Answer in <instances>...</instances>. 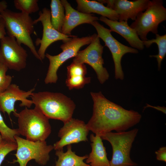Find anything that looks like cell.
I'll return each mask as SVG.
<instances>
[{
    "instance_id": "cell-1",
    "label": "cell",
    "mask_w": 166,
    "mask_h": 166,
    "mask_svg": "<svg viewBox=\"0 0 166 166\" xmlns=\"http://www.w3.org/2000/svg\"><path fill=\"white\" fill-rule=\"evenodd\" d=\"M90 94L93 102V114L86 125L95 135L100 136L113 130L125 131L140 121L142 116L138 112L110 101L101 91Z\"/></svg>"
},
{
    "instance_id": "cell-2",
    "label": "cell",
    "mask_w": 166,
    "mask_h": 166,
    "mask_svg": "<svg viewBox=\"0 0 166 166\" xmlns=\"http://www.w3.org/2000/svg\"><path fill=\"white\" fill-rule=\"evenodd\" d=\"M35 107L49 119L63 123L72 118L76 105L71 98L60 93H33L30 97Z\"/></svg>"
},
{
    "instance_id": "cell-3",
    "label": "cell",
    "mask_w": 166,
    "mask_h": 166,
    "mask_svg": "<svg viewBox=\"0 0 166 166\" xmlns=\"http://www.w3.org/2000/svg\"><path fill=\"white\" fill-rule=\"evenodd\" d=\"M1 15L8 36L14 37L19 44L27 46L35 57L42 61L31 36L34 32V24L30 15L7 9L1 12Z\"/></svg>"
},
{
    "instance_id": "cell-4",
    "label": "cell",
    "mask_w": 166,
    "mask_h": 166,
    "mask_svg": "<svg viewBox=\"0 0 166 166\" xmlns=\"http://www.w3.org/2000/svg\"><path fill=\"white\" fill-rule=\"evenodd\" d=\"M19 134L32 141H45L51 132L49 119L34 108L27 107L17 113Z\"/></svg>"
},
{
    "instance_id": "cell-5",
    "label": "cell",
    "mask_w": 166,
    "mask_h": 166,
    "mask_svg": "<svg viewBox=\"0 0 166 166\" xmlns=\"http://www.w3.org/2000/svg\"><path fill=\"white\" fill-rule=\"evenodd\" d=\"M138 130L134 128L128 131L107 132L100 136L102 140L109 141L112 146L113 154L109 161L110 166L138 165L131 159L130 152Z\"/></svg>"
},
{
    "instance_id": "cell-6",
    "label": "cell",
    "mask_w": 166,
    "mask_h": 166,
    "mask_svg": "<svg viewBox=\"0 0 166 166\" xmlns=\"http://www.w3.org/2000/svg\"><path fill=\"white\" fill-rule=\"evenodd\" d=\"M14 138L17 144L16 152L14 155L16 159L12 163H18L19 166H26L30 160H34L38 164L45 165L49 160L50 152L53 146L48 145L45 140L32 141L16 135Z\"/></svg>"
},
{
    "instance_id": "cell-7",
    "label": "cell",
    "mask_w": 166,
    "mask_h": 166,
    "mask_svg": "<svg viewBox=\"0 0 166 166\" xmlns=\"http://www.w3.org/2000/svg\"><path fill=\"white\" fill-rule=\"evenodd\" d=\"M161 0H153L147 8L140 13L130 26L136 32L142 41L148 40L149 32L158 34L159 24L166 20V9Z\"/></svg>"
},
{
    "instance_id": "cell-8",
    "label": "cell",
    "mask_w": 166,
    "mask_h": 166,
    "mask_svg": "<svg viewBox=\"0 0 166 166\" xmlns=\"http://www.w3.org/2000/svg\"><path fill=\"white\" fill-rule=\"evenodd\" d=\"M97 35L94 34L81 38L74 36L69 41L60 46L62 52L58 54L52 56L47 53L45 54L49 64L44 80L45 83H56L58 79L57 72L60 67L69 59L75 57L80 48L85 45H89Z\"/></svg>"
},
{
    "instance_id": "cell-9",
    "label": "cell",
    "mask_w": 166,
    "mask_h": 166,
    "mask_svg": "<svg viewBox=\"0 0 166 166\" xmlns=\"http://www.w3.org/2000/svg\"><path fill=\"white\" fill-rule=\"evenodd\" d=\"M91 24L94 27L98 37L104 42L111 52L114 64L115 78L123 80L124 75L121 64L122 57L127 53H137L138 50L119 42L113 36L110 29L104 27L97 21L93 22Z\"/></svg>"
},
{
    "instance_id": "cell-10",
    "label": "cell",
    "mask_w": 166,
    "mask_h": 166,
    "mask_svg": "<svg viewBox=\"0 0 166 166\" xmlns=\"http://www.w3.org/2000/svg\"><path fill=\"white\" fill-rule=\"evenodd\" d=\"M104 46L101 43L97 35L85 49L79 50L73 57V62L86 63L90 66L95 72L97 79L101 84H104L109 77L107 69L103 66L102 57Z\"/></svg>"
},
{
    "instance_id": "cell-11",
    "label": "cell",
    "mask_w": 166,
    "mask_h": 166,
    "mask_svg": "<svg viewBox=\"0 0 166 166\" xmlns=\"http://www.w3.org/2000/svg\"><path fill=\"white\" fill-rule=\"evenodd\" d=\"M26 51L14 37L5 36L0 40V62L8 69L19 71L26 65Z\"/></svg>"
},
{
    "instance_id": "cell-12",
    "label": "cell",
    "mask_w": 166,
    "mask_h": 166,
    "mask_svg": "<svg viewBox=\"0 0 166 166\" xmlns=\"http://www.w3.org/2000/svg\"><path fill=\"white\" fill-rule=\"evenodd\" d=\"M39 17L34 20V24L41 22L43 26V34L42 39L38 38L35 43L37 46L40 45L38 53L42 61L45 57V52L47 48L53 42L62 40L66 42L74 36L65 35L55 29L51 21L50 10L46 8H43L39 13Z\"/></svg>"
},
{
    "instance_id": "cell-13",
    "label": "cell",
    "mask_w": 166,
    "mask_h": 166,
    "mask_svg": "<svg viewBox=\"0 0 166 166\" xmlns=\"http://www.w3.org/2000/svg\"><path fill=\"white\" fill-rule=\"evenodd\" d=\"M89 131L84 121L72 118L64 123L63 126L60 129L58 135L60 139L53 145L54 149H62L66 145L88 141Z\"/></svg>"
},
{
    "instance_id": "cell-14",
    "label": "cell",
    "mask_w": 166,
    "mask_h": 166,
    "mask_svg": "<svg viewBox=\"0 0 166 166\" xmlns=\"http://www.w3.org/2000/svg\"><path fill=\"white\" fill-rule=\"evenodd\" d=\"M33 88L27 91L21 89L15 84H11L4 92L0 93V111L6 113L9 116L13 112L16 117L18 113L14 109L15 104L20 101L21 107L30 108L33 104L31 100L27 98L30 97L35 90Z\"/></svg>"
},
{
    "instance_id": "cell-15",
    "label": "cell",
    "mask_w": 166,
    "mask_h": 166,
    "mask_svg": "<svg viewBox=\"0 0 166 166\" xmlns=\"http://www.w3.org/2000/svg\"><path fill=\"white\" fill-rule=\"evenodd\" d=\"M98 1L103 4H106L107 7L115 11L118 15V21L126 22L129 19L135 21L138 15L147 8L151 2V1L149 0Z\"/></svg>"
},
{
    "instance_id": "cell-16",
    "label": "cell",
    "mask_w": 166,
    "mask_h": 166,
    "mask_svg": "<svg viewBox=\"0 0 166 166\" xmlns=\"http://www.w3.org/2000/svg\"><path fill=\"white\" fill-rule=\"evenodd\" d=\"M61 1L65 12L61 33L65 35H70L72 30L80 25L91 24L93 22L99 20L93 14H85L75 10L66 0H61Z\"/></svg>"
},
{
    "instance_id": "cell-17",
    "label": "cell",
    "mask_w": 166,
    "mask_h": 166,
    "mask_svg": "<svg viewBox=\"0 0 166 166\" xmlns=\"http://www.w3.org/2000/svg\"><path fill=\"white\" fill-rule=\"evenodd\" d=\"M99 20L108 26L111 32H116L122 36L133 48L141 50L144 49L143 41L136 31L128 25L127 22L113 21L101 16Z\"/></svg>"
},
{
    "instance_id": "cell-18",
    "label": "cell",
    "mask_w": 166,
    "mask_h": 166,
    "mask_svg": "<svg viewBox=\"0 0 166 166\" xmlns=\"http://www.w3.org/2000/svg\"><path fill=\"white\" fill-rule=\"evenodd\" d=\"M90 139L92 151L86 159V163L89 164L90 166H110L105 148L101 136L91 134Z\"/></svg>"
},
{
    "instance_id": "cell-19",
    "label": "cell",
    "mask_w": 166,
    "mask_h": 166,
    "mask_svg": "<svg viewBox=\"0 0 166 166\" xmlns=\"http://www.w3.org/2000/svg\"><path fill=\"white\" fill-rule=\"evenodd\" d=\"M77 9L85 14L96 13L113 21H118V15L112 9L105 6L103 4L95 1L77 0Z\"/></svg>"
},
{
    "instance_id": "cell-20",
    "label": "cell",
    "mask_w": 166,
    "mask_h": 166,
    "mask_svg": "<svg viewBox=\"0 0 166 166\" xmlns=\"http://www.w3.org/2000/svg\"><path fill=\"white\" fill-rule=\"evenodd\" d=\"M55 155L58 159L55 165L53 166H90L84 161L87 158L88 155H77L72 151L71 144L67 145V150L65 152H64L63 149L56 150Z\"/></svg>"
},
{
    "instance_id": "cell-21",
    "label": "cell",
    "mask_w": 166,
    "mask_h": 166,
    "mask_svg": "<svg viewBox=\"0 0 166 166\" xmlns=\"http://www.w3.org/2000/svg\"><path fill=\"white\" fill-rule=\"evenodd\" d=\"M50 6L51 24L55 29L61 32L65 18L64 8L59 0H52Z\"/></svg>"
},
{
    "instance_id": "cell-22",
    "label": "cell",
    "mask_w": 166,
    "mask_h": 166,
    "mask_svg": "<svg viewBox=\"0 0 166 166\" xmlns=\"http://www.w3.org/2000/svg\"><path fill=\"white\" fill-rule=\"evenodd\" d=\"M156 35V38L150 40L148 39L143 41L144 46L146 48L149 47L154 43H156L158 49V53L157 55H150V57H155L157 62L158 69L160 70L162 61L166 54V34L160 35L157 34Z\"/></svg>"
},
{
    "instance_id": "cell-23",
    "label": "cell",
    "mask_w": 166,
    "mask_h": 166,
    "mask_svg": "<svg viewBox=\"0 0 166 166\" xmlns=\"http://www.w3.org/2000/svg\"><path fill=\"white\" fill-rule=\"evenodd\" d=\"M38 1V0H14V3L16 9L30 15L39 10Z\"/></svg>"
},
{
    "instance_id": "cell-24",
    "label": "cell",
    "mask_w": 166,
    "mask_h": 166,
    "mask_svg": "<svg viewBox=\"0 0 166 166\" xmlns=\"http://www.w3.org/2000/svg\"><path fill=\"white\" fill-rule=\"evenodd\" d=\"M91 77L85 76H75L67 77L65 84L69 90L80 89L90 82Z\"/></svg>"
},
{
    "instance_id": "cell-25",
    "label": "cell",
    "mask_w": 166,
    "mask_h": 166,
    "mask_svg": "<svg viewBox=\"0 0 166 166\" xmlns=\"http://www.w3.org/2000/svg\"><path fill=\"white\" fill-rule=\"evenodd\" d=\"M0 133L3 140L15 142L14 136L20 135L18 128L12 129L6 125L0 112Z\"/></svg>"
},
{
    "instance_id": "cell-26",
    "label": "cell",
    "mask_w": 166,
    "mask_h": 166,
    "mask_svg": "<svg viewBox=\"0 0 166 166\" xmlns=\"http://www.w3.org/2000/svg\"><path fill=\"white\" fill-rule=\"evenodd\" d=\"M8 69L6 65L0 62V93L5 91L11 84L12 77L6 75Z\"/></svg>"
},
{
    "instance_id": "cell-27",
    "label": "cell",
    "mask_w": 166,
    "mask_h": 166,
    "mask_svg": "<svg viewBox=\"0 0 166 166\" xmlns=\"http://www.w3.org/2000/svg\"><path fill=\"white\" fill-rule=\"evenodd\" d=\"M67 77L75 76H85L87 68L84 64L72 62L67 67Z\"/></svg>"
},
{
    "instance_id": "cell-28",
    "label": "cell",
    "mask_w": 166,
    "mask_h": 166,
    "mask_svg": "<svg viewBox=\"0 0 166 166\" xmlns=\"http://www.w3.org/2000/svg\"><path fill=\"white\" fill-rule=\"evenodd\" d=\"M17 148L16 142L3 141L0 144V166L6 156L11 152L16 150Z\"/></svg>"
},
{
    "instance_id": "cell-29",
    "label": "cell",
    "mask_w": 166,
    "mask_h": 166,
    "mask_svg": "<svg viewBox=\"0 0 166 166\" xmlns=\"http://www.w3.org/2000/svg\"><path fill=\"white\" fill-rule=\"evenodd\" d=\"M157 160L166 162V147L163 146L155 152Z\"/></svg>"
},
{
    "instance_id": "cell-30",
    "label": "cell",
    "mask_w": 166,
    "mask_h": 166,
    "mask_svg": "<svg viewBox=\"0 0 166 166\" xmlns=\"http://www.w3.org/2000/svg\"><path fill=\"white\" fill-rule=\"evenodd\" d=\"M4 20L0 18V40L6 36V34Z\"/></svg>"
},
{
    "instance_id": "cell-31",
    "label": "cell",
    "mask_w": 166,
    "mask_h": 166,
    "mask_svg": "<svg viewBox=\"0 0 166 166\" xmlns=\"http://www.w3.org/2000/svg\"><path fill=\"white\" fill-rule=\"evenodd\" d=\"M147 107H151L153 108L154 109H157V110L160 111L164 113V114H166V108L164 106L161 107L158 106H152L148 104H147L146 106L145 107H144V110Z\"/></svg>"
},
{
    "instance_id": "cell-32",
    "label": "cell",
    "mask_w": 166,
    "mask_h": 166,
    "mask_svg": "<svg viewBox=\"0 0 166 166\" xmlns=\"http://www.w3.org/2000/svg\"><path fill=\"white\" fill-rule=\"evenodd\" d=\"M7 3L5 0L0 1V18L1 17V13L3 11L7 9Z\"/></svg>"
},
{
    "instance_id": "cell-33",
    "label": "cell",
    "mask_w": 166,
    "mask_h": 166,
    "mask_svg": "<svg viewBox=\"0 0 166 166\" xmlns=\"http://www.w3.org/2000/svg\"><path fill=\"white\" fill-rule=\"evenodd\" d=\"M4 140H3L2 136L0 133V144L3 142Z\"/></svg>"
},
{
    "instance_id": "cell-34",
    "label": "cell",
    "mask_w": 166,
    "mask_h": 166,
    "mask_svg": "<svg viewBox=\"0 0 166 166\" xmlns=\"http://www.w3.org/2000/svg\"><path fill=\"white\" fill-rule=\"evenodd\" d=\"M29 166H32V165H30Z\"/></svg>"
}]
</instances>
